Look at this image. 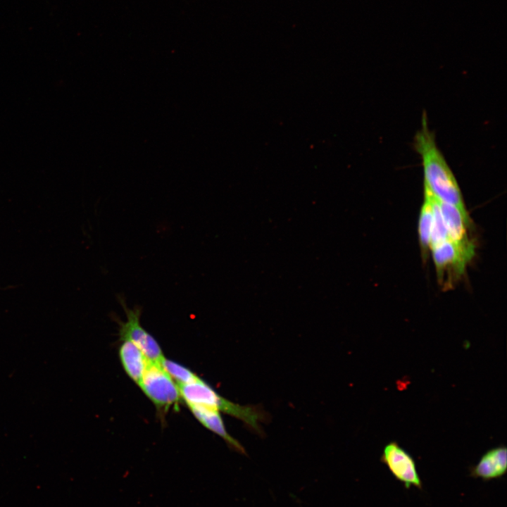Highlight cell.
<instances>
[{"label": "cell", "instance_id": "1", "mask_svg": "<svg viewBox=\"0 0 507 507\" xmlns=\"http://www.w3.org/2000/svg\"><path fill=\"white\" fill-rule=\"evenodd\" d=\"M414 146L422 160L424 186L439 201L453 205L468 215L459 186L436 144L425 114L422 119L421 128L415 136Z\"/></svg>", "mask_w": 507, "mask_h": 507}, {"label": "cell", "instance_id": "13", "mask_svg": "<svg viewBox=\"0 0 507 507\" xmlns=\"http://www.w3.org/2000/svg\"><path fill=\"white\" fill-rule=\"evenodd\" d=\"M432 194V193H431ZM432 226L430 249L448 239L446 230L440 209L439 200L432 194Z\"/></svg>", "mask_w": 507, "mask_h": 507}, {"label": "cell", "instance_id": "8", "mask_svg": "<svg viewBox=\"0 0 507 507\" xmlns=\"http://www.w3.org/2000/svg\"><path fill=\"white\" fill-rule=\"evenodd\" d=\"M507 470V449L499 446L487 451L470 470V476L484 481L501 477Z\"/></svg>", "mask_w": 507, "mask_h": 507}, {"label": "cell", "instance_id": "9", "mask_svg": "<svg viewBox=\"0 0 507 507\" xmlns=\"http://www.w3.org/2000/svg\"><path fill=\"white\" fill-rule=\"evenodd\" d=\"M195 418L207 429L221 438L234 451L246 454L243 446L227 431L218 411L197 404H187Z\"/></svg>", "mask_w": 507, "mask_h": 507}, {"label": "cell", "instance_id": "10", "mask_svg": "<svg viewBox=\"0 0 507 507\" xmlns=\"http://www.w3.org/2000/svg\"><path fill=\"white\" fill-rule=\"evenodd\" d=\"M119 357L127 375L139 386L149 360L132 342L123 340L119 349Z\"/></svg>", "mask_w": 507, "mask_h": 507}, {"label": "cell", "instance_id": "3", "mask_svg": "<svg viewBox=\"0 0 507 507\" xmlns=\"http://www.w3.org/2000/svg\"><path fill=\"white\" fill-rule=\"evenodd\" d=\"M139 387L158 408L167 409L182 398L177 383L160 363L149 361Z\"/></svg>", "mask_w": 507, "mask_h": 507}, {"label": "cell", "instance_id": "6", "mask_svg": "<svg viewBox=\"0 0 507 507\" xmlns=\"http://www.w3.org/2000/svg\"><path fill=\"white\" fill-rule=\"evenodd\" d=\"M380 461L406 489L413 486L422 489L423 484L413 458L396 442H392L385 446Z\"/></svg>", "mask_w": 507, "mask_h": 507}, {"label": "cell", "instance_id": "5", "mask_svg": "<svg viewBox=\"0 0 507 507\" xmlns=\"http://www.w3.org/2000/svg\"><path fill=\"white\" fill-rule=\"evenodd\" d=\"M439 281L445 287H451L464 273L474 254L447 239L431 248Z\"/></svg>", "mask_w": 507, "mask_h": 507}, {"label": "cell", "instance_id": "7", "mask_svg": "<svg viewBox=\"0 0 507 507\" xmlns=\"http://www.w3.org/2000/svg\"><path fill=\"white\" fill-rule=\"evenodd\" d=\"M439 202L448 239L463 249L475 254V245L468 233L471 226L469 215L453 205Z\"/></svg>", "mask_w": 507, "mask_h": 507}, {"label": "cell", "instance_id": "12", "mask_svg": "<svg viewBox=\"0 0 507 507\" xmlns=\"http://www.w3.org/2000/svg\"><path fill=\"white\" fill-rule=\"evenodd\" d=\"M160 364L166 373L175 380L177 385L194 382L199 377L187 368L163 357Z\"/></svg>", "mask_w": 507, "mask_h": 507}, {"label": "cell", "instance_id": "2", "mask_svg": "<svg viewBox=\"0 0 507 507\" xmlns=\"http://www.w3.org/2000/svg\"><path fill=\"white\" fill-rule=\"evenodd\" d=\"M177 386L181 397L187 404L201 405L223 412L242 420L254 430L260 432V424L264 421L265 415L259 406H241L233 403L220 396L201 378L194 382Z\"/></svg>", "mask_w": 507, "mask_h": 507}, {"label": "cell", "instance_id": "11", "mask_svg": "<svg viewBox=\"0 0 507 507\" xmlns=\"http://www.w3.org/2000/svg\"><path fill=\"white\" fill-rule=\"evenodd\" d=\"M432 226V194L430 190L424 186V201L421 207L418 222L419 241L424 260H426L428 249H430Z\"/></svg>", "mask_w": 507, "mask_h": 507}, {"label": "cell", "instance_id": "4", "mask_svg": "<svg viewBox=\"0 0 507 507\" xmlns=\"http://www.w3.org/2000/svg\"><path fill=\"white\" fill-rule=\"evenodd\" d=\"M118 300L126 315L125 322L118 320L120 339L130 341L149 361L160 363L164 357L163 352L156 339L141 325V308L139 306L128 308L123 296H118Z\"/></svg>", "mask_w": 507, "mask_h": 507}]
</instances>
